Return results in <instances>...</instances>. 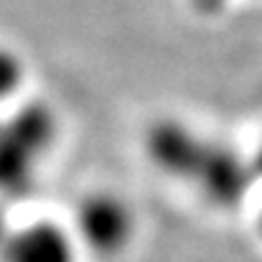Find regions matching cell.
Listing matches in <instances>:
<instances>
[{"instance_id":"obj_7","label":"cell","mask_w":262,"mask_h":262,"mask_svg":"<svg viewBox=\"0 0 262 262\" xmlns=\"http://www.w3.org/2000/svg\"><path fill=\"white\" fill-rule=\"evenodd\" d=\"M211 3H219V0H211Z\"/></svg>"},{"instance_id":"obj_1","label":"cell","mask_w":262,"mask_h":262,"mask_svg":"<svg viewBox=\"0 0 262 262\" xmlns=\"http://www.w3.org/2000/svg\"><path fill=\"white\" fill-rule=\"evenodd\" d=\"M56 117L46 104L15 102L0 110V191H20L54 148Z\"/></svg>"},{"instance_id":"obj_3","label":"cell","mask_w":262,"mask_h":262,"mask_svg":"<svg viewBox=\"0 0 262 262\" xmlns=\"http://www.w3.org/2000/svg\"><path fill=\"white\" fill-rule=\"evenodd\" d=\"M79 245L72 232L54 222L13 227L0 250V262H77Z\"/></svg>"},{"instance_id":"obj_5","label":"cell","mask_w":262,"mask_h":262,"mask_svg":"<svg viewBox=\"0 0 262 262\" xmlns=\"http://www.w3.org/2000/svg\"><path fill=\"white\" fill-rule=\"evenodd\" d=\"M10 232H13V227H8V219H5V211H3V206H0V250H3V245L8 242V237H10Z\"/></svg>"},{"instance_id":"obj_2","label":"cell","mask_w":262,"mask_h":262,"mask_svg":"<svg viewBox=\"0 0 262 262\" xmlns=\"http://www.w3.org/2000/svg\"><path fill=\"white\" fill-rule=\"evenodd\" d=\"M72 234L79 247L97 255H117L135 234V214L117 193L94 191L77 206Z\"/></svg>"},{"instance_id":"obj_4","label":"cell","mask_w":262,"mask_h":262,"mask_svg":"<svg viewBox=\"0 0 262 262\" xmlns=\"http://www.w3.org/2000/svg\"><path fill=\"white\" fill-rule=\"evenodd\" d=\"M26 79L28 67L20 51L8 43H0V110H8L15 102H20Z\"/></svg>"},{"instance_id":"obj_6","label":"cell","mask_w":262,"mask_h":262,"mask_svg":"<svg viewBox=\"0 0 262 262\" xmlns=\"http://www.w3.org/2000/svg\"><path fill=\"white\" fill-rule=\"evenodd\" d=\"M252 166H255L257 181H262V143H260V148H257V153H255V158H252Z\"/></svg>"}]
</instances>
